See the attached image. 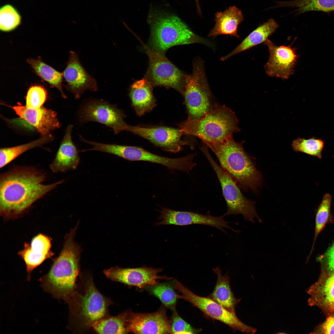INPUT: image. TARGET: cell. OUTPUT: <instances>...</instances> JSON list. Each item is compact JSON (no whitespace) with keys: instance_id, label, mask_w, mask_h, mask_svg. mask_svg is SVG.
I'll list each match as a JSON object with an SVG mask.
<instances>
[{"instance_id":"603a6c76","label":"cell","mask_w":334,"mask_h":334,"mask_svg":"<svg viewBox=\"0 0 334 334\" xmlns=\"http://www.w3.org/2000/svg\"><path fill=\"white\" fill-rule=\"evenodd\" d=\"M243 20L241 11L234 6L229 7L224 11L217 12L215 14V25L208 36L212 38L222 35L238 38V26Z\"/></svg>"},{"instance_id":"4316f807","label":"cell","mask_w":334,"mask_h":334,"mask_svg":"<svg viewBox=\"0 0 334 334\" xmlns=\"http://www.w3.org/2000/svg\"><path fill=\"white\" fill-rule=\"evenodd\" d=\"M274 7H289L297 8V14L310 11L328 12L334 11V0H294L276 1Z\"/></svg>"},{"instance_id":"ac0fdd59","label":"cell","mask_w":334,"mask_h":334,"mask_svg":"<svg viewBox=\"0 0 334 334\" xmlns=\"http://www.w3.org/2000/svg\"><path fill=\"white\" fill-rule=\"evenodd\" d=\"M63 74L67 89L76 99H79L86 90L94 92L98 90L96 80L86 71L74 51L70 52L69 59Z\"/></svg>"},{"instance_id":"9a60e30c","label":"cell","mask_w":334,"mask_h":334,"mask_svg":"<svg viewBox=\"0 0 334 334\" xmlns=\"http://www.w3.org/2000/svg\"><path fill=\"white\" fill-rule=\"evenodd\" d=\"M264 44L268 47L269 56L264 66L269 76L287 79L294 73L298 58L296 49L290 46H276L267 39Z\"/></svg>"},{"instance_id":"f546056e","label":"cell","mask_w":334,"mask_h":334,"mask_svg":"<svg viewBox=\"0 0 334 334\" xmlns=\"http://www.w3.org/2000/svg\"><path fill=\"white\" fill-rule=\"evenodd\" d=\"M127 311L116 316L105 317L95 322L92 327L99 334H126Z\"/></svg>"},{"instance_id":"484cf974","label":"cell","mask_w":334,"mask_h":334,"mask_svg":"<svg viewBox=\"0 0 334 334\" xmlns=\"http://www.w3.org/2000/svg\"><path fill=\"white\" fill-rule=\"evenodd\" d=\"M278 26L274 19L272 18L269 19L252 32L234 50L222 57L220 60L224 61L237 54L264 43L276 31Z\"/></svg>"},{"instance_id":"7402d4cb","label":"cell","mask_w":334,"mask_h":334,"mask_svg":"<svg viewBox=\"0 0 334 334\" xmlns=\"http://www.w3.org/2000/svg\"><path fill=\"white\" fill-rule=\"evenodd\" d=\"M73 127L72 125L68 126L55 156L49 165L50 169L54 173L75 170L79 164V151L72 138Z\"/></svg>"},{"instance_id":"74e56055","label":"cell","mask_w":334,"mask_h":334,"mask_svg":"<svg viewBox=\"0 0 334 334\" xmlns=\"http://www.w3.org/2000/svg\"><path fill=\"white\" fill-rule=\"evenodd\" d=\"M326 271L329 273H334V243L325 254Z\"/></svg>"},{"instance_id":"ba28073f","label":"cell","mask_w":334,"mask_h":334,"mask_svg":"<svg viewBox=\"0 0 334 334\" xmlns=\"http://www.w3.org/2000/svg\"><path fill=\"white\" fill-rule=\"evenodd\" d=\"M200 149L213 168L221 184L227 208L224 216L241 214L246 221L255 223L254 219L256 218L261 223L262 221L256 212L255 202L244 196L236 182L214 160L207 146L204 145Z\"/></svg>"},{"instance_id":"6da1fadb","label":"cell","mask_w":334,"mask_h":334,"mask_svg":"<svg viewBox=\"0 0 334 334\" xmlns=\"http://www.w3.org/2000/svg\"><path fill=\"white\" fill-rule=\"evenodd\" d=\"M47 176L34 166H15L0 175V214L16 218L64 181L45 184Z\"/></svg>"},{"instance_id":"277c9868","label":"cell","mask_w":334,"mask_h":334,"mask_svg":"<svg viewBox=\"0 0 334 334\" xmlns=\"http://www.w3.org/2000/svg\"><path fill=\"white\" fill-rule=\"evenodd\" d=\"M183 134L193 135L204 143H221L233 138L239 131L238 121L234 112L225 105L215 104L204 116L197 119H186L180 125Z\"/></svg>"},{"instance_id":"f35d334b","label":"cell","mask_w":334,"mask_h":334,"mask_svg":"<svg viewBox=\"0 0 334 334\" xmlns=\"http://www.w3.org/2000/svg\"><path fill=\"white\" fill-rule=\"evenodd\" d=\"M198 12L201 13L200 7L199 4V0H195Z\"/></svg>"},{"instance_id":"4fadbf2b","label":"cell","mask_w":334,"mask_h":334,"mask_svg":"<svg viewBox=\"0 0 334 334\" xmlns=\"http://www.w3.org/2000/svg\"><path fill=\"white\" fill-rule=\"evenodd\" d=\"M166 307L162 306L152 313H137L127 311L128 333L170 334L171 321L166 313Z\"/></svg>"},{"instance_id":"5b68a950","label":"cell","mask_w":334,"mask_h":334,"mask_svg":"<svg viewBox=\"0 0 334 334\" xmlns=\"http://www.w3.org/2000/svg\"><path fill=\"white\" fill-rule=\"evenodd\" d=\"M81 285L66 302L71 323L79 329H87L105 317L111 302L98 291L91 276H84Z\"/></svg>"},{"instance_id":"30bf717a","label":"cell","mask_w":334,"mask_h":334,"mask_svg":"<svg viewBox=\"0 0 334 334\" xmlns=\"http://www.w3.org/2000/svg\"><path fill=\"white\" fill-rule=\"evenodd\" d=\"M126 116L116 105L104 100L95 99L84 101L77 113V120L80 124L97 122L110 128L115 134L128 131L130 125L124 120Z\"/></svg>"},{"instance_id":"ffe728a7","label":"cell","mask_w":334,"mask_h":334,"mask_svg":"<svg viewBox=\"0 0 334 334\" xmlns=\"http://www.w3.org/2000/svg\"><path fill=\"white\" fill-rule=\"evenodd\" d=\"M10 107L21 118L34 127L42 136L50 135L51 131L60 126L57 113L51 109L42 107L31 109L20 103Z\"/></svg>"},{"instance_id":"d6a6232c","label":"cell","mask_w":334,"mask_h":334,"mask_svg":"<svg viewBox=\"0 0 334 334\" xmlns=\"http://www.w3.org/2000/svg\"><path fill=\"white\" fill-rule=\"evenodd\" d=\"M324 144L323 140L313 137L308 139L299 138L293 141L292 146L295 152H301L321 159Z\"/></svg>"},{"instance_id":"d4e9b609","label":"cell","mask_w":334,"mask_h":334,"mask_svg":"<svg viewBox=\"0 0 334 334\" xmlns=\"http://www.w3.org/2000/svg\"><path fill=\"white\" fill-rule=\"evenodd\" d=\"M212 270L217 279L215 288L208 297L228 311L235 313L236 306L241 299H237L231 290L228 273L222 275L219 267Z\"/></svg>"},{"instance_id":"8d00e7d4","label":"cell","mask_w":334,"mask_h":334,"mask_svg":"<svg viewBox=\"0 0 334 334\" xmlns=\"http://www.w3.org/2000/svg\"><path fill=\"white\" fill-rule=\"evenodd\" d=\"M315 332L317 333L334 334V312L328 314L326 320Z\"/></svg>"},{"instance_id":"4dcf8cb0","label":"cell","mask_w":334,"mask_h":334,"mask_svg":"<svg viewBox=\"0 0 334 334\" xmlns=\"http://www.w3.org/2000/svg\"><path fill=\"white\" fill-rule=\"evenodd\" d=\"M146 287L151 294L157 298L163 305L173 311L176 310V305L178 298L174 290V284L157 283Z\"/></svg>"},{"instance_id":"8fae6325","label":"cell","mask_w":334,"mask_h":334,"mask_svg":"<svg viewBox=\"0 0 334 334\" xmlns=\"http://www.w3.org/2000/svg\"><path fill=\"white\" fill-rule=\"evenodd\" d=\"M149 59L146 79L152 86L175 89L183 94L186 75L165 57L163 54L144 45Z\"/></svg>"},{"instance_id":"7c38bea8","label":"cell","mask_w":334,"mask_h":334,"mask_svg":"<svg viewBox=\"0 0 334 334\" xmlns=\"http://www.w3.org/2000/svg\"><path fill=\"white\" fill-rule=\"evenodd\" d=\"M112 154L131 161H142L157 163L171 170H178L188 173L196 165L193 160L195 155L189 154L178 158H170L158 155L142 148L135 146L113 144Z\"/></svg>"},{"instance_id":"8992f818","label":"cell","mask_w":334,"mask_h":334,"mask_svg":"<svg viewBox=\"0 0 334 334\" xmlns=\"http://www.w3.org/2000/svg\"><path fill=\"white\" fill-rule=\"evenodd\" d=\"M193 43L212 47L210 41L195 34L176 16L161 17L153 25L150 45L153 51L163 54L174 45Z\"/></svg>"},{"instance_id":"83f0119b","label":"cell","mask_w":334,"mask_h":334,"mask_svg":"<svg viewBox=\"0 0 334 334\" xmlns=\"http://www.w3.org/2000/svg\"><path fill=\"white\" fill-rule=\"evenodd\" d=\"M27 62L39 76L52 86L57 88L60 91L62 96L64 98H66L62 87L63 73L56 71L40 58H29L27 60Z\"/></svg>"},{"instance_id":"cb8c5ba5","label":"cell","mask_w":334,"mask_h":334,"mask_svg":"<svg viewBox=\"0 0 334 334\" xmlns=\"http://www.w3.org/2000/svg\"><path fill=\"white\" fill-rule=\"evenodd\" d=\"M131 105L139 116L152 110L156 105L152 86L145 78L134 82L129 94Z\"/></svg>"},{"instance_id":"e0dca14e","label":"cell","mask_w":334,"mask_h":334,"mask_svg":"<svg viewBox=\"0 0 334 334\" xmlns=\"http://www.w3.org/2000/svg\"><path fill=\"white\" fill-rule=\"evenodd\" d=\"M129 131L148 140L163 150L174 153L180 151L188 143L181 140L180 129L159 126L145 127L130 125Z\"/></svg>"},{"instance_id":"52a82bcc","label":"cell","mask_w":334,"mask_h":334,"mask_svg":"<svg viewBox=\"0 0 334 334\" xmlns=\"http://www.w3.org/2000/svg\"><path fill=\"white\" fill-rule=\"evenodd\" d=\"M183 94L188 120L199 118L213 107L212 95L205 73L204 62L199 58L194 60L191 74L186 75Z\"/></svg>"},{"instance_id":"d590c367","label":"cell","mask_w":334,"mask_h":334,"mask_svg":"<svg viewBox=\"0 0 334 334\" xmlns=\"http://www.w3.org/2000/svg\"><path fill=\"white\" fill-rule=\"evenodd\" d=\"M171 321V334L198 333L201 329H196L182 319L176 310L173 311Z\"/></svg>"},{"instance_id":"2e32d148","label":"cell","mask_w":334,"mask_h":334,"mask_svg":"<svg viewBox=\"0 0 334 334\" xmlns=\"http://www.w3.org/2000/svg\"><path fill=\"white\" fill-rule=\"evenodd\" d=\"M160 213L158 219L161 221L156 223L157 225H201L212 226L224 232L225 231L223 228L230 229L234 232H238L228 225L229 222L224 220V215L215 217L211 215L191 212L175 211L165 208H162Z\"/></svg>"},{"instance_id":"3957f363","label":"cell","mask_w":334,"mask_h":334,"mask_svg":"<svg viewBox=\"0 0 334 334\" xmlns=\"http://www.w3.org/2000/svg\"><path fill=\"white\" fill-rule=\"evenodd\" d=\"M217 157L222 168L244 191H258L262 176L249 155L244 150L242 143L233 138L221 143H204Z\"/></svg>"},{"instance_id":"44dd1931","label":"cell","mask_w":334,"mask_h":334,"mask_svg":"<svg viewBox=\"0 0 334 334\" xmlns=\"http://www.w3.org/2000/svg\"><path fill=\"white\" fill-rule=\"evenodd\" d=\"M307 292L310 306H317L327 314L334 312V273L324 271Z\"/></svg>"},{"instance_id":"1f68e13d","label":"cell","mask_w":334,"mask_h":334,"mask_svg":"<svg viewBox=\"0 0 334 334\" xmlns=\"http://www.w3.org/2000/svg\"><path fill=\"white\" fill-rule=\"evenodd\" d=\"M22 17L18 10L10 4L2 5L0 8V29L9 32L16 29L21 23Z\"/></svg>"},{"instance_id":"5bb4252c","label":"cell","mask_w":334,"mask_h":334,"mask_svg":"<svg viewBox=\"0 0 334 334\" xmlns=\"http://www.w3.org/2000/svg\"><path fill=\"white\" fill-rule=\"evenodd\" d=\"M162 269L148 267L145 266L134 268H123L118 267L105 270L106 276L113 280L126 285L141 288L153 285L160 280H171L172 278L158 274Z\"/></svg>"},{"instance_id":"e575fe53","label":"cell","mask_w":334,"mask_h":334,"mask_svg":"<svg viewBox=\"0 0 334 334\" xmlns=\"http://www.w3.org/2000/svg\"><path fill=\"white\" fill-rule=\"evenodd\" d=\"M45 89L39 85H32L28 89L26 96L27 107L38 109L42 107L47 97Z\"/></svg>"},{"instance_id":"d6986e66","label":"cell","mask_w":334,"mask_h":334,"mask_svg":"<svg viewBox=\"0 0 334 334\" xmlns=\"http://www.w3.org/2000/svg\"><path fill=\"white\" fill-rule=\"evenodd\" d=\"M51 246V238L41 233L33 237L30 243H24L23 249L18 255L25 263L28 280L34 269L54 255Z\"/></svg>"},{"instance_id":"f1b7e54d","label":"cell","mask_w":334,"mask_h":334,"mask_svg":"<svg viewBox=\"0 0 334 334\" xmlns=\"http://www.w3.org/2000/svg\"><path fill=\"white\" fill-rule=\"evenodd\" d=\"M53 136L50 135L29 143L0 150V168L2 169L27 151L40 147L52 141Z\"/></svg>"},{"instance_id":"836d02e7","label":"cell","mask_w":334,"mask_h":334,"mask_svg":"<svg viewBox=\"0 0 334 334\" xmlns=\"http://www.w3.org/2000/svg\"><path fill=\"white\" fill-rule=\"evenodd\" d=\"M332 197L329 194H326L323 196L322 202L316 212L315 236L312 248L318 235L328 222L330 216V207Z\"/></svg>"},{"instance_id":"7a4b0ae2","label":"cell","mask_w":334,"mask_h":334,"mask_svg":"<svg viewBox=\"0 0 334 334\" xmlns=\"http://www.w3.org/2000/svg\"><path fill=\"white\" fill-rule=\"evenodd\" d=\"M76 225L65 237L63 247L54 260L47 273L39 279L45 291L54 298L66 302L77 288L81 249L74 240Z\"/></svg>"},{"instance_id":"9c48e42d","label":"cell","mask_w":334,"mask_h":334,"mask_svg":"<svg viewBox=\"0 0 334 334\" xmlns=\"http://www.w3.org/2000/svg\"><path fill=\"white\" fill-rule=\"evenodd\" d=\"M174 288L178 293L177 294L178 298L189 302L208 317L226 324L234 331L248 334H254L256 332L255 328L242 322L235 313L228 311L208 297L196 295L177 280L174 283Z\"/></svg>"}]
</instances>
